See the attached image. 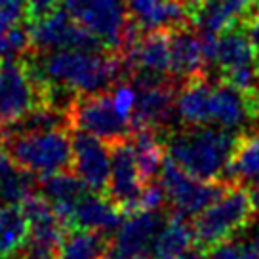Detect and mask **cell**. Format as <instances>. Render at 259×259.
Segmentation results:
<instances>
[{
	"mask_svg": "<svg viewBox=\"0 0 259 259\" xmlns=\"http://www.w3.org/2000/svg\"><path fill=\"white\" fill-rule=\"evenodd\" d=\"M240 134L213 126H183L166 134V154L194 178L225 179Z\"/></svg>",
	"mask_w": 259,
	"mask_h": 259,
	"instance_id": "7a4b0ae2",
	"label": "cell"
},
{
	"mask_svg": "<svg viewBox=\"0 0 259 259\" xmlns=\"http://www.w3.org/2000/svg\"><path fill=\"white\" fill-rule=\"evenodd\" d=\"M71 130H82L96 138L103 139L107 145L126 141L134 134L132 118L116 109L109 92L101 94H80L69 109Z\"/></svg>",
	"mask_w": 259,
	"mask_h": 259,
	"instance_id": "5b68a950",
	"label": "cell"
},
{
	"mask_svg": "<svg viewBox=\"0 0 259 259\" xmlns=\"http://www.w3.org/2000/svg\"><path fill=\"white\" fill-rule=\"evenodd\" d=\"M160 185L166 191V196L170 200L174 211H178L185 218L198 215L206 210L211 202H215L225 189L231 185L227 179H215L206 181L187 174L183 168H179L176 162L166 154V160L160 170Z\"/></svg>",
	"mask_w": 259,
	"mask_h": 259,
	"instance_id": "8992f818",
	"label": "cell"
},
{
	"mask_svg": "<svg viewBox=\"0 0 259 259\" xmlns=\"http://www.w3.org/2000/svg\"><path fill=\"white\" fill-rule=\"evenodd\" d=\"M253 6L255 0H213L200 8L193 25L202 32L219 34L235 25H246Z\"/></svg>",
	"mask_w": 259,
	"mask_h": 259,
	"instance_id": "d6986e66",
	"label": "cell"
},
{
	"mask_svg": "<svg viewBox=\"0 0 259 259\" xmlns=\"http://www.w3.org/2000/svg\"><path fill=\"white\" fill-rule=\"evenodd\" d=\"M130 21L141 32L174 31L191 25L183 0H126Z\"/></svg>",
	"mask_w": 259,
	"mask_h": 259,
	"instance_id": "5bb4252c",
	"label": "cell"
},
{
	"mask_svg": "<svg viewBox=\"0 0 259 259\" xmlns=\"http://www.w3.org/2000/svg\"><path fill=\"white\" fill-rule=\"evenodd\" d=\"M61 8V0H27L25 2V23L32 25Z\"/></svg>",
	"mask_w": 259,
	"mask_h": 259,
	"instance_id": "83f0119b",
	"label": "cell"
},
{
	"mask_svg": "<svg viewBox=\"0 0 259 259\" xmlns=\"http://www.w3.org/2000/svg\"><path fill=\"white\" fill-rule=\"evenodd\" d=\"M171 76L185 82L196 74L206 73L202 36H198L193 25H185L170 32Z\"/></svg>",
	"mask_w": 259,
	"mask_h": 259,
	"instance_id": "2e32d148",
	"label": "cell"
},
{
	"mask_svg": "<svg viewBox=\"0 0 259 259\" xmlns=\"http://www.w3.org/2000/svg\"><path fill=\"white\" fill-rule=\"evenodd\" d=\"M211 94L213 84L206 73L181 82L176 111L183 126H211Z\"/></svg>",
	"mask_w": 259,
	"mask_h": 259,
	"instance_id": "9a60e30c",
	"label": "cell"
},
{
	"mask_svg": "<svg viewBox=\"0 0 259 259\" xmlns=\"http://www.w3.org/2000/svg\"><path fill=\"white\" fill-rule=\"evenodd\" d=\"M103 259H105V257H103Z\"/></svg>",
	"mask_w": 259,
	"mask_h": 259,
	"instance_id": "8d00e7d4",
	"label": "cell"
},
{
	"mask_svg": "<svg viewBox=\"0 0 259 259\" xmlns=\"http://www.w3.org/2000/svg\"><path fill=\"white\" fill-rule=\"evenodd\" d=\"M109 147H111V179L105 196L128 218L132 213H138L139 196L143 193L147 181L139 170L138 158L134 154L130 139Z\"/></svg>",
	"mask_w": 259,
	"mask_h": 259,
	"instance_id": "8fae6325",
	"label": "cell"
},
{
	"mask_svg": "<svg viewBox=\"0 0 259 259\" xmlns=\"http://www.w3.org/2000/svg\"><path fill=\"white\" fill-rule=\"evenodd\" d=\"M176 259H206V253L194 246V248H191V250L185 251V253H181V255Z\"/></svg>",
	"mask_w": 259,
	"mask_h": 259,
	"instance_id": "d6a6232c",
	"label": "cell"
},
{
	"mask_svg": "<svg viewBox=\"0 0 259 259\" xmlns=\"http://www.w3.org/2000/svg\"><path fill=\"white\" fill-rule=\"evenodd\" d=\"M34 174L19 168L0 147V206L19 204L34 187Z\"/></svg>",
	"mask_w": 259,
	"mask_h": 259,
	"instance_id": "d4e9b609",
	"label": "cell"
},
{
	"mask_svg": "<svg viewBox=\"0 0 259 259\" xmlns=\"http://www.w3.org/2000/svg\"><path fill=\"white\" fill-rule=\"evenodd\" d=\"M21 57L36 86L54 82L74 90L76 94H101L126 78L118 52L29 50Z\"/></svg>",
	"mask_w": 259,
	"mask_h": 259,
	"instance_id": "6da1fadb",
	"label": "cell"
},
{
	"mask_svg": "<svg viewBox=\"0 0 259 259\" xmlns=\"http://www.w3.org/2000/svg\"><path fill=\"white\" fill-rule=\"evenodd\" d=\"M193 223L185 215L171 211V215L162 225L153 244V259H176L193 248Z\"/></svg>",
	"mask_w": 259,
	"mask_h": 259,
	"instance_id": "ffe728a7",
	"label": "cell"
},
{
	"mask_svg": "<svg viewBox=\"0 0 259 259\" xmlns=\"http://www.w3.org/2000/svg\"><path fill=\"white\" fill-rule=\"evenodd\" d=\"M257 120H259V116H257Z\"/></svg>",
	"mask_w": 259,
	"mask_h": 259,
	"instance_id": "d590c367",
	"label": "cell"
},
{
	"mask_svg": "<svg viewBox=\"0 0 259 259\" xmlns=\"http://www.w3.org/2000/svg\"><path fill=\"white\" fill-rule=\"evenodd\" d=\"M130 141L145 181H153L160 174L162 164L166 160V134L158 130L141 128L132 134Z\"/></svg>",
	"mask_w": 259,
	"mask_h": 259,
	"instance_id": "7402d4cb",
	"label": "cell"
},
{
	"mask_svg": "<svg viewBox=\"0 0 259 259\" xmlns=\"http://www.w3.org/2000/svg\"><path fill=\"white\" fill-rule=\"evenodd\" d=\"M160 211H138L122 221L109 240L105 259H153V244L164 225Z\"/></svg>",
	"mask_w": 259,
	"mask_h": 259,
	"instance_id": "7c38bea8",
	"label": "cell"
},
{
	"mask_svg": "<svg viewBox=\"0 0 259 259\" xmlns=\"http://www.w3.org/2000/svg\"><path fill=\"white\" fill-rule=\"evenodd\" d=\"M12 259H25L23 255H16V257H12Z\"/></svg>",
	"mask_w": 259,
	"mask_h": 259,
	"instance_id": "e575fe53",
	"label": "cell"
},
{
	"mask_svg": "<svg viewBox=\"0 0 259 259\" xmlns=\"http://www.w3.org/2000/svg\"><path fill=\"white\" fill-rule=\"evenodd\" d=\"M38 181L42 185L44 196L52 202L59 219L69 229V219H71L74 206L80 202V198H84L90 193L88 185L78 178V174L74 170L42 176V178H38Z\"/></svg>",
	"mask_w": 259,
	"mask_h": 259,
	"instance_id": "ac0fdd59",
	"label": "cell"
},
{
	"mask_svg": "<svg viewBox=\"0 0 259 259\" xmlns=\"http://www.w3.org/2000/svg\"><path fill=\"white\" fill-rule=\"evenodd\" d=\"M164 202H166V191H164V187L149 181L145 185V189H143L141 196H139L138 211H156L160 210Z\"/></svg>",
	"mask_w": 259,
	"mask_h": 259,
	"instance_id": "f1b7e54d",
	"label": "cell"
},
{
	"mask_svg": "<svg viewBox=\"0 0 259 259\" xmlns=\"http://www.w3.org/2000/svg\"><path fill=\"white\" fill-rule=\"evenodd\" d=\"M40 105V88L31 78L23 57L0 61V126L19 120Z\"/></svg>",
	"mask_w": 259,
	"mask_h": 259,
	"instance_id": "9c48e42d",
	"label": "cell"
},
{
	"mask_svg": "<svg viewBox=\"0 0 259 259\" xmlns=\"http://www.w3.org/2000/svg\"><path fill=\"white\" fill-rule=\"evenodd\" d=\"M225 179L238 183L259 181V134H240Z\"/></svg>",
	"mask_w": 259,
	"mask_h": 259,
	"instance_id": "cb8c5ba5",
	"label": "cell"
},
{
	"mask_svg": "<svg viewBox=\"0 0 259 259\" xmlns=\"http://www.w3.org/2000/svg\"><path fill=\"white\" fill-rule=\"evenodd\" d=\"M255 206L251 200L250 187L238 181H231L225 193L206 210L194 215L193 233L194 246L198 250L208 251L215 244L236 235L255 219Z\"/></svg>",
	"mask_w": 259,
	"mask_h": 259,
	"instance_id": "277c9868",
	"label": "cell"
},
{
	"mask_svg": "<svg viewBox=\"0 0 259 259\" xmlns=\"http://www.w3.org/2000/svg\"><path fill=\"white\" fill-rule=\"evenodd\" d=\"M73 170L90 191L105 194L111 179V147L88 132L73 130Z\"/></svg>",
	"mask_w": 259,
	"mask_h": 259,
	"instance_id": "4fadbf2b",
	"label": "cell"
},
{
	"mask_svg": "<svg viewBox=\"0 0 259 259\" xmlns=\"http://www.w3.org/2000/svg\"><path fill=\"white\" fill-rule=\"evenodd\" d=\"M25 2L27 0H0V10L14 21H21L25 16Z\"/></svg>",
	"mask_w": 259,
	"mask_h": 259,
	"instance_id": "f546056e",
	"label": "cell"
},
{
	"mask_svg": "<svg viewBox=\"0 0 259 259\" xmlns=\"http://www.w3.org/2000/svg\"><path fill=\"white\" fill-rule=\"evenodd\" d=\"M0 147L19 168L38 178L73 170V130L69 128L4 136Z\"/></svg>",
	"mask_w": 259,
	"mask_h": 259,
	"instance_id": "3957f363",
	"label": "cell"
},
{
	"mask_svg": "<svg viewBox=\"0 0 259 259\" xmlns=\"http://www.w3.org/2000/svg\"><path fill=\"white\" fill-rule=\"evenodd\" d=\"M32 52L52 50H88L111 52L107 44L86 27H82L67 8H59L36 23L29 25Z\"/></svg>",
	"mask_w": 259,
	"mask_h": 259,
	"instance_id": "ba28073f",
	"label": "cell"
},
{
	"mask_svg": "<svg viewBox=\"0 0 259 259\" xmlns=\"http://www.w3.org/2000/svg\"><path fill=\"white\" fill-rule=\"evenodd\" d=\"M111 96H113V101H114V105H116V109H118L124 116L132 118L134 107H136V99H138V92L134 88V84L126 80H120L118 84L113 86Z\"/></svg>",
	"mask_w": 259,
	"mask_h": 259,
	"instance_id": "4316f807",
	"label": "cell"
},
{
	"mask_svg": "<svg viewBox=\"0 0 259 259\" xmlns=\"http://www.w3.org/2000/svg\"><path fill=\"white\" fill-rule=\"evenodd\" d=\"M219 67L221 80L229 82L246 94L259 92L255 48L246 25H235L219 32L215 63Z\"/></svg>",
	"mask_w": 259,
	"mask_h": 259,
	"instance_id": "52a82bcc",
	"label": "cell"
},
{
	"mask_svg": "<svg viewBox=\"0 0 259 259\" xmlns=\"http://www.w3.org/2000/svg\"><path fill=\"white\" fill-rule=\"evenodd\" d=\"M14 23V19L10 16H6L2 10H0V44H2V40H4V36H6V32H8L10 25Z\"/></svg>",
	"mask_w": 259,
	"mask_h": 259,
	"instance_id": "1f68e13d",
	"label": "cell"
},
{
	"mask_svg": "<svg viewBox=\"0 0 259 259\" xmlns=\"http://www.w3.org/2000/svg\"><path fill=\"white\" fill-rule=\"evenodd\" d=\"M124 218L126 215L122 213V210H118L105 194L90 191L74 206L69 219V229H90V231H99L107 235L118 229Z\"/></svg>",
	"mask_w": 259,
	"mask_h": 259,
	"instance_id": "e0dca14e",
	"label": "cell"
},
{
	"mask_svg": "<svg viewBox=\"0 0 259 259\" xmlns=\"http://www.w3.org/2000/svg\"><path fill=\"white\" fill-rule=\"evenodd\" d=\"M107 246L109 238L99 231L69 229L57 250V259H103Z\"/></svg>",
	"mask_w": 259,
	"mask_h": 259,
	"instance_id": "603a6c76",
	"label": "cell"
},
{
	"mask_svg": "<svg viewBox=\"0 0 259 259\" xmlns=\"http://www.w3.org/2000/svg\"><path fill=\"white\" fill-rule=\"evenodd\" d=\"M31 225L25 218L21 204L0 206V259H12L27 248Z\"/></svg>",
	"mask_w": 259,
	"mask_h": 259,
	"instance_id": "44dd1931",
	"label": "cell"
},
{
	"mask_svg": "<svg viewBox=\"0 0 259 259\" xmlns=\"http://www.w3.org/2000/svg\"><path fill=\"white\" fill-rule=\"evenodd\" d=\"M71 16L107 44L111 52H118L124 27L128 23L126 0H63Z\"/></svg>",
	"mask_w": 259,
	"mask_h": 259,
	"instance_id": "30bf717a",
	"label": "cell"
},
{
	"mask_svg": "<svg viewBox=\"0 0 259 259\" xmlns=\"http://www.w3.org/2000/svg\"><path fill=\"white\" fill-rule=\"evenodd\" d=\"M204 253L206 259H259V221L253 219L242 231Z\"/></svg>",
	"mask_w": 259,
	"mask_h": 259,
	"instance_id": "484cf974",
	"label": "cell"
},
{
	"mask_svg": "<svg viewBox=\"0 0 259 259\" xmlns=\"http://www.w3.org/2000/svg\"><path fill=\"white\" fill-rule=\"evenodd\" d=\"M246 29H248V34L253 42L255 54H259V0H255V6H253L248 21H246Z\"/></svg>",
	"mask_w": 259,
	"mask_h": 259,
	"instance_id": "4dcf8cb0",
	"label": "cell"
},
{
	"mask_svg": "<svg viewBox=\"0 0 259 259\" xmlns=\"http://www.w3.org/2000/svg\"><path fill=\"white\" fill-rule=\"evenodd\" d=\"M250 193H251V200H253V206H255V211L259 213V181L253 183L250 187Z\"/></svg>",
	"mask_w": 259,
	"mask_h": 259,
	"instance_id": "836d02e7",
	"label": "cell"
}]
</instances>
